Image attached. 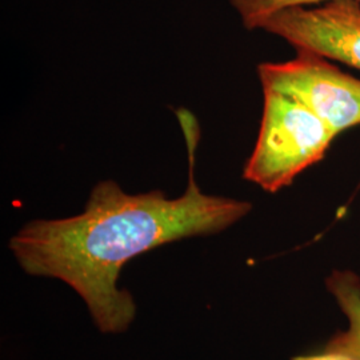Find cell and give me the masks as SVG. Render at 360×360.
Listing matches in <instances>:
<instances>
[{
    "mask_svg": "<svg viewBox=\"0 0 360 360\" xmlns=\"http://www.w3.org/2000/svg\"><path fill=\"white\" fill-rule=\"evenodd\" d=\"M179 116L190 162L181 196L168 198L160 190L132 195L114 180H103L79 215L31 220L8 242L27 275L70 285L103 334H123L136 318L134 296L117 287L131 259L180 239L224 231L252 210L250 202L200 190L193 178L199 127L188 111Z\"/></svg>",
    "mask_w": 360,
    "mask_h": 360,
    "instance_id": "6da1fadb",
    "label": "cell"
},
{
    "mask_svg": "<svg viewBox=\"0 0 360 360\" xmlns=\"http://www.w3.org/2000/svg\"><path fill=\"white\" fill-rule=\"evenodd\" d=\"M259 28L283 38L296 50L360 70L359 0H333L315 8L288 7L272 13Z\"/></svg>",
    "mask_w": 360,
    "mask_h": 360,
    "instance_id": "277c9868",
    "label": "cell"
},
{
    "mask_svg": "<svg viewBox=\"0 0 360 360\" xmlns=\"http://www.w3.org/2000/svg\"><path fill=\"white\" fill-rule=\"evenodd\" d=\"M327 1L333 0H230L232 7L239 13L243 25L248 30H257L263 20L283 8L296 6L306 7L311 4L319 6Z\"/></svg>",
    "mask_w": 360,
    "mask_h": 360,
    "instance_id": "8992f818",
    "label": "cell"
},
{
    "mask_svg": "<svg viewBox=\"0 0 360 360\" xmlns=\"http://www.w3.org/2000/svg\"><path fill=\"white\" fill-rule=\"evenodd\" d=\"M263 95L257 146L243 178L267 193H278L323 159L336 134L295 96L270 89H263Z\"/></svg>",
    "mask_w": 360,
    "mask_h": 360,
    "instance_id": "7a4b0ae2",
    "label": "cell"
},
{
    "mask_svg": "<svg viewBox=\"0 0 360 360\" xmlns=\"http://www.w3.org/2000/svg\"><path fill=\"white\" fill-rule=\"evenodd\" d=\"M257 74L263 89L295 96L336 135L360 124V80L318 53L296 50L295 59L263 63L257 67Z\"/></svg>",
    "mask_w": 360,
    "mask_h": 360,
    "instance_id": "3957f363",
    "label": "cell"
},
{
    "mask_svg": "<svg viewBox=\"0 0 360 360\" xmlns=\"http://www.w3.org/2000/svg\"><path fill=\"white\" fill-rule=\"evenodd\" d=\"M326 287L345 314L347 328L331 336L322 351L294 360H360V276L354 271L335 270Z\"/></svg>",
    "mask_w": 360,
    "mask_h": 360,
    "instance_id": "5b68a950",
    "label": "cell"
}]
</instances>
